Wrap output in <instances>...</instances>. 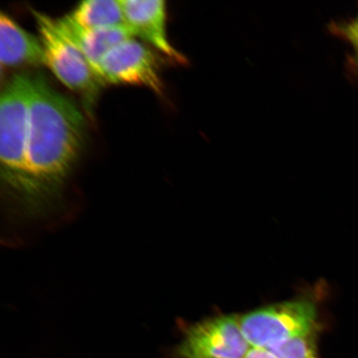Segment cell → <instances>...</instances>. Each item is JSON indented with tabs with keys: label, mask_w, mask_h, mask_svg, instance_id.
Returning a JSON list of instances; mask_svg holds the SVG:
<instances>
[{
	"label": "cell",
	"mask_w": 358,
	"mask_h": 358,
	"mask_svg": "<svg viewBox=\"0 0 358 358\" xmlns=\"http://www.w3.org/2000/svg\"><path fill=\"white\" fill-rule=\"evenodd\" d=\"M84 136V118L73 102L53 90L42 74L30 76L27 213L40 214L47 208L77 162Z\"/></svg>",
	"instance_id": "obj_1"
},
{
	"label": "cell",
	"mask_w": 358,
	"mask_h": 358,
	"mask_svg": "<svg viewBox=\"0 0 358 358\" xmlns=\"http://www.w3.org/2000/svg\"><path fill=\"white\" fill-rule=\"evenodd\" d=\"M30 76L17 74L0 96V162L2 180L26 209L30 180L28 169Z\"/></svg>",
	"instance_id": "obj_2"
},
{
	"label": "cell",
	"mask_w": 358,
	"mask_h": 358,
	"mask_svg": "<svg viewBox=\"0 0 358 358\" xmlns=\"http://www.w3.org/2000/svg\"><path fill=\"white\" fill-rule=\"evenodd\" d=\"M47 65L58 80L83 97L91 110L103 84L78 48L58 30L55 20L32 10Z\"/></svg>",
	"instance_id": "obj_3"
},
{
	"label": "cell",
	"mask_w": 358,
	"mask_h": 358,
	"mask_svg": "<svg viewBox=\"0 0 358 358\" xmlns=\"http://www.w3.org/2000/svg\"><path fill=\"white\" fill-rule=\"evenodd\" d=\"M315 304L295 301L259 308L240 319L241 331L252 348H266L284 340L316 332Z\"/></svg>",
	"instance_id": "obj_4"
},
{
	"label": "cell",
	"mask_w": 358,
	"mask_h": 358,
	"mask_svg": "<svg viewBox=\"0 0 358 358\" xmlns=\"http://www.w3.org/2000/svg\"><path fill=\"white\" fill-rule=\"evenodd\" d=\"M250 348L240 320L225 315L189 327L176 353L178 358H244Z\"/></svg>",
	"instance_id": "obj_5"
},
{
	"label": "cell",
	"mask_w": 358,
	"mask_h": 358,
	"mask_svg": "<svg viewBox=\"0 0 358 358\" xmlns=\"http://www.w3.org/2000/svg\"><path fill=\"white\" fill-rule=\"evenodd\" d=\"M103 84H129L149 87L162 94L159 60L134 38L117 45L103 57L99 66Z\"/></svg>",
	"instance_id": "obj_6"
},
{
	"label": "cell",
	"mask_w": 358,
	"mask_h": 358,
	"mask_svg": "<svg viewBox=\"0 0 358 358\" xmlns=\"http://www.w3.org/2000/svg\"><path fill=\"white\" fill-rule=\"evenodd\" d=\"M125 21L134 36L150 43L172 60L182 64L185 57L169 42L166 7L163 0H120Z\"/></svg>",
	"instance_id": "obj_7"
},
{
	"label": "cell",
	"mask_w": 358,
	"mask_h": 358,
	"mask_svg": "<svg viewBox=\"0 0 358 358\" xmlns=\"http://www.w3.org/2000/svg\"><path fill=\"white\" fill-rule=\"evenodd\" d=\"M55 21L60 33L79 49L99 79V66L103 57L120 43L134 37L128 25L87 29L78 25L69 15Z\"/></svg>",
	"instance_id": "obj_8"
},
{
	"label": "cell",
	"mask_w": 358,
	"mask_h": 358,
	"mask_svg": "<svg viewBox=\"0 0 358 358\" xmlns=\"http://www.w3.org/2000/svg\"><path fill=\"white\" fill-rule=\"evenodd\" d=\"M0 62L2 66L45 65L40 39L3 13H0Z\"/></svg>",
	"instance_id": "obj_9"
},
{
	"label": "cell",
	"mask_w": 358,
	"mask_h": 358,
	"mask_svg": "<svg viewBox=\"0 0 358 358\" xmlns=\"http://www.w3.org/2000/svg\"><path fill=\"white\" fill-rule=\"evenodd\" d=\"M69 15L87 29L127 25L120 0H87L80 3Z\"/></svg>",
	"instance_id": "obj_10"
},
{
	"label": "cell",
	"mask_w": 358,
	"mask_h": 358,
	"mask_svg": "<svg viewBox=\"0 0 358 358\" xmlns=\"http://www.w3.org/2000/svg\"><path fill=\"white\" fill-rule=\"evenodd\" d=\"M265 349L277 358H319L316 332L296 336Z\"/></svg>",
	"instance_id": "obj_11"
},
{
	"label": "cell",
	"mask_w": 358,
	"mask_h": 358,
	"mask_svg": "<svg viewBox=\"0 0 358 358\" xmlns=\"http://www.w3.org/2000/svg\"><path fill=\"white\" fill-rule=\"evenodd\" d=\"M343 34L358 52V20L343 28Z\"/></svg>",
	"instance_id": "obj_12"
},
{
	"label": "cell",
	"mask_w": 358,
	"mask_h": 358,
	"mask_svg": "<svg viewBox=\"0 0 358 358\" xmlns=\"http://www.w3.org/2000/svg\"><path fill=\"white\" fill-rule=\"evenodd\" d=\"M244 358H277L265 348H250Z\"/></svg>",
	"instance_id": "obj_13"
}]
</instances>
